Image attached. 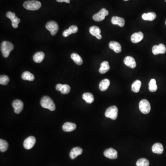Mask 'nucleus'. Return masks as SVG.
<instances>
[{"instance_id": "nucleus-10", "label": "nucleus", "mask_w": 166, "mask_h": 166, "mask_svg": "<svg viewBox=\"0 0 166 166\" xmlns=\"http://www.w3.org/2000/svg\"><path fill=\"white\" fill-rule=\"evenodd\" d=\"M166 52V46L163 44H159L158 45H154L152 48V53L154 55L163 54Z\"/></svg>"}, {"instance_id": "nucleus-2", "label": "nucleus", "mask_w": 166, "mask_h": 166, "mask_svg": "<svg viewBox=\"0 0 166 166\" xmlns=\"http://www.w3.org/2000/svg\"><path fill=\"white\" fill-rule=\"evenodd\" d=\"M40 104L41 106L45 109L50 111H54L55 109V104L51 98L48 96L43 97L41 100Z\"/></svg>"}, {"instance_id": "nucleus-11", "label": "nucleus", "mask_w": 166, "mask_h": 166, "mask_svg": "<svg viewBox=\"0 0 166 166\" xmlns=\"http://www.w3.org/2000/svg\"><path fill=\"white\" fill-rule=\"evenodd\" d=\"M12 106L14 109V112L16 114H19L21 113L23 109V103L21 100L18 99L13 101Z\"/></svg>"}, {"instance_id": "nucleus-31", "label": "nucleus", "mask_w": 166, "mask_h": 166, "mask_svg": "<svg viewBox=\"0 0 166 166\" xmlns=\"http://www.w3.org/2000/svg\"><path fill=\"white\" fill-rule=\"evenodd\" d=\"M9 147V144L6 141L4 140H0V151L1 152H4L8 150Z\"/></svg>"}, {"instance_id": "nucleus-25", "label": "nucleus", "mask_w": 166, "mask_h": 166, "mask_svg": "<svg viewBox=\"0 0 166 166\" xmlns=\"http://www.w3.org/2000/svg\"><path fill=\"white\" fill-rule=\"evenodd\" d=\"M142 17L144 20H147V21H153L156 18L157 14L154 12L145 13L143 14Z\"/></svg>"}, {"instance_id": "nucleus-8", "label": "nucleus", "mask_w": 166, "mask_h": 166, "mask_svg": "<svg viewBox=\"0 0 166 166\" xmlns=\"http://www.w3.org/2000/svg\"><path fill=\"white\" fill-rule=\"evenodd\" d=\"M6 16L11 20L13 27L14 28H18V24L20 22V19L16 16L15 13L8 12L6 13Z\"/></svg>"}, {"instance_id": "nucleus-19", "label": "nucleus", "mask_w": 166, "mask_h": 166, "mask_svg": "<svg viewBox=\"0 0 166 166\" xmlns=\"http://www.w3.org/2000/svg\"><path fill=\"white\" fill-rule=\"evenodd\" d=\"M76 125L75 124L71 122L65 123L62 126V129L66 132H70L75 130Z\"/></svg>"}, {"instance_id": "nucleus-38", "label": "nucleus", "mask_w": 166, "mask_h": 166, "mask_svg": "<svg viewBox=\"0 0 166 166\" xmlns=\"http://www.w3.org/2000/svg\"><path fill=\"white\" fill-rule=\"evenodd\" d=\"M165 2H166V0H165Z\"/></svg>"}, {"instance_id": "nucleus-24", "label": "nucleus", "mask_w": 166, "mask_h": 166, "mask_svg": "<svg viewBox=\"0 0 166 166\" xmlns=\"http://www.w3.org/2000/svg\"><path fill=\"white\" fill-rule=\"evenodd\" d=\"M45 55L43 52H38L33 55V60L36 63H41L44 60Z\"/></svg>"}, {"instance_id": "nucleus-32", "label": "nucleus", "mask_w": 166, "mask_h": 166, "mask_svg": "<svg viewBox=\"0 0 166 166\" xmlns=\"http://www.w3.org/2000/svg\"><path fill=\"white\" fill-rule=\"evenodd\" d=\"M149 161L145 158L140 159L136 162L137 166H149Z\"/></svg>"}, {"instance_id": "nucleus-30", "label": "nucleus", "mask_w": 166, "mask_h": 166, "mask_svg": "<svg viewBox=\"0 0 166 166\" xmlns=\"http://www.w3.org/2000/svg\"><path fill=\"white\" fill-rule=\"evenodd\" d=\"M149 89L150 92H156L157 89V82L156 80L155 79H151L150 81L149 84Z\"/></svg>"}, {"instance_id": "nucleus-15", "label": "nucleus", "mask_w": 166, "mask_h": 166, "mask_svg": "<svg viewBox=\"0 0 166 166\" xmlns=\"http://www.w3.org/2000/svg\"><path fill=\"white\" fill-rule=\"evenodd\" d=\"M144 39V34L142 32L133 33L131 36V39L132 43L137 44L141 41Z\"/></svg>"}, {"instance_id": "nucleus-26", "label": "nucleus", "mask_w": 166, "mask_h": 166, "mask_svg": "<svg viewBox=\"0 0 166 166\" xmlns=\"http://www.w3.org/2000/svg\"><path fill=\"white\" fill-rule=\"evenodd\" d=\"M82 98L86 103L91 104L94 102V96L91 93L86 92L83 94Z\"/></svg>"}, {"instance_id": "nucleus-21", "label": "nucleus", "mask_w": 166, "mask_h": 166, "mask_svg": "<svg viewBox=\"0 0 166 166\" xmlns=\"http://www.w3.org/2000/svg\"><path fill=\"white\" fill-rule=\"evenodd\" d=\"M152 152L157 154H162L163 153L164 149L162 144L160 143H155L152 147Z\"/></svg>"}, {"instance_id": "nucleus-9", "label": "nucleus", "mask_w": 166, "mask_h": 166, "mask_svg": "<svg viewBox=\"0 0 166 166\" xmlns=\"http://www.w3.org/2000/svg\"><path fill=\"white\" fill-rule=\"evenodd\" d=\"M36 142V138L34 137H29L24 140L23 144L24 147L26 150L31 149L34 146Z\"/></svg>"}, {"instance_id": "nucleus-29", "label": "nucleus", "mask_w": 166, "mask_h": 166, "mask_svg": "<svg viewBox=\"0 0 166 166\" xmlns=\"http://www.w3.org/2000/svg\"><path fill=\"white\" fill-rule=\"evenodd\" d=\"M72 60L76 64L78 65H81L83 64V60L80 56L76 53H72L71 55Z\"/></svg>"}, {"instance_id": "nucleus-39", "label": "nucleus", "mask_w": 166, "mask_h": 166, "mask_svg": "<svg viewBox=\"0 0 166 166\" xmlns=\"http://www.w3.org/2000/svg\"></svg>"}, {"instance_id": "nucleus-27", "label": "nucleus", "mask_w": 166, "mask_h": 166, "mask_svg": "<svg viewBox=\"0 0 166 166\" xmlns=\"http://www.w3.org/2000/svg\"><path fill=\"white\" fill-rule=\"evenodd\" d=\"M22 79L23 80L32 81L34 80L35 77L33 74H31L29 72L26 71L23 73L21 76Z\"/></svg>"}, {"instance_id": "nucleus-4", "label": "nucleus", "mask_w": 166, "mask_h": 166, "mask_svg": "<svg viewBox=\"0 0 166 166\" xmlns=\"http://www.w3.org/2000/svg\"><path fill=\"white\" fill-rule=\"evenodd\" d=\"M118 109L117 107L112 106L107 109L105 113V115L108 118H110L113 120H115L118 117Z\"/></svg>"}, {"instance_id": "nucleus-12", "label": "nucleus", "mask_w": 166, "mask_h": 166, "mask_svg": "<svg viewBox=\"0 0 166 166\" xmlns=\"http://www.w3.org/2000/svg\"><path fill=\"white\" fill-rule=\"evenodd\" d=\"M105 157L110 159H115L118 157V153L113 148L107 149L104 152Z\"/></svg>"}, {"instance_id": "nucleus-13", "label": "nucleus", "mask_w": 166, "mask_h": 166, "mask_svg": "<svg viewBox=\"0 0 166 166\" xmlns=\"http://www.w3.org/2000/svg\"><path fill=\"white\" fill-rule=\"evenodd\" d=\"M124 62L127 67H128L131 68H135L136 67L135 60L132 57L130 56L124 58Z\"/></svg>"}, {"instance_id": "nucleus-6", "label": "nucleus", "mask_w": 166, "mask_h": 166, "mask_svg": "<svg viewBox=\"0 0 166 166\" xmlns=\"http://www.w3.org/2000/svg\"><path fill=\"white\" fill-rule=\"evenodd\" d=\"M109 14V11L104 8L102 9L98 13L93 16V19L96 21L100 22L105 19L106 16Z\"/></svg>"}, {"instance_id": "nucleus-37", "label": "nucleus", "mask_w": 166, "mask_h": 166, "mask_svg": "<svg viewBox=\"0 0 166 166\" xmlns=\"http://www.w3.org/2000/svg\"><path fill=\"white\" fill-rule=\"evenodd\" d=\"M124 1H129V0H124Z\"/></svg>"}, {"instance_id": "nucleus-23", "label": "nucleus", "mask_w": 166, "mask_h": 166, "mask_svg": "<svg viewBox=\"0 0 166 166\" xmlns=\"http://www.w3.org/2000/svg\"><path fill=\"white\" fill-rule=\"evenodd\" d=\"M110 69L109 65V62L107 61L102 62L101 64V67L99 70L100 74H104L108 72Z\"/></svg>"}, {"instance_id": "nucleus-16", "label": "nucleus", "mask_w": 166, "mask_h": 166, "mask_svg": "<svg viewBox=\"0 0 166 166\" xmlns=\"http://www.w3.org/2000/svg\"><path fill=\"white\" fill-rule=\"evenodd\" d=\"M83 150L80 147H76L72 149L70 152V157L72 159H74L79 155L82 154Z\"/></svg>"}, {"instance_id": "nucleus-36", "label": "nucleus", "mask_w": 166, "mask_h": 166, "mask_svg": "<svg viewBox=\"0 0 166 166\" xmlns=\"http://www.w3.org/2000/svg\"><path fill=\"white\" fill-rule=\"evenodd\" d=\"M57 2H66L67 3H70V0H56Z\"/></svg>"}, {"instance_id": "nucleus-35", "label": "nucleus", "mask_w": 166, "mask_h": 166, "mask_svg": "<svg viewBox=\"0 0 166 166\" xmlns=\"http://www.w3.org/2000/svg\"><path fill=\"white\" fill-rule=\"evenodd\" d=\"M62 85H63V84H57V86H56V89H57V91L61 92Z\"/></svg>"}, {"instance_id": "nucleus-22", "label": "nucleus", "mask_w": 166, "mask_h": 166, "mask_svg": "<svg viewBox=\"0 0 166 166\" xmlns=\"http://www.w3.org/2000/svg\"><path fill=\"white\" fill-rule=\"evenodd\" d=\"M110 81L108 79H104L99 84V89L102 92H105L108 89L110 85Z\"/></svg>"}, {"instance_id": "nucleus-17", "label": "nucleus", "mask_w": 166, "mask_h": 166, "mask_svg": "<svg viewBox=\"0 0 166 166\" xmlns=\"http://www.w3.org/2000/svg\"><path fill=\"white\" fill-rule=\"evenodd\" d=\"M109 47L111 49H113L115 53H119L122 51L121 45L117 42L111 41L109 44Z\"/></svg>"}, {"instance_id": "nucleus-28", "label": "nucleus", "mask_w": 166, "mask_h": 166, "mask_svg": "<svg viewBox=\"0 0 166 166\" xmlns=\"http://www.w3.org/2000/svg\"><path fill=\"white\" fill-rule=\"evenodd\" d=\"M141 86V82L140 80H137L132 83V91L135 93L140 92V89Z\"/></svg>"}, {"instance_id": "nucleus-3", "label": "nucleus", "mask_w": 166, "mask_h": 166, "mask_svg": "<svg viewBox=\"0 0 166 166\" xmlns=\"http://www.w3.org/2000/svg\"><path fill=\"white\" fill-rule=\"evenodd\" d=\"M23 6L26 9L31 11H35L41 8V3L39 1L35 0L27 1L24 3Z\"/></svg>"}, {"instance_id": "nucleus-33", "label": "nucleus", "mask_w": 166, "mask_h": 166, "mask_svg": "<svg viewBox=\"0 0 166 166\" xmlns=\"http://www.w3.org/2000/svg\"><path fill=\"white\" fill-rule=\"evenodd\" d=\"M9 81V79L8 76L1 75L0 77V84L2 85H7Z\"/></svg>"}, {"instance_id": "nucleus-1", "label": "nucleus", "mask_w": 166, "mask_h": 166, "mask_svg": "<svg viewBox=\"0 0 166 166\" xmlns=\"http://www.w3.org/2000/svg\"><path fill=\"white\" fill-rule=\"evenodd\" d=\"M14 49V45L9 42H2L1 45V50L3 57L5 58L9 57L10 53Z\"/></svg>"}, {"instance_id": "nucleus-7", "label": "nucleus", "mask_w": 166, "mask_h": 166, "mask_svg": "<svg viewBox=\"0 0 166 166\" xmlns=\"http://www.w3.org/2000/svg\"><path fill=\"white\" fill-rule=\"evenodd\" d=\"M46 29L50 31L51 35H55L58 31L59 27L57 23L54 21H50L46 24Z\"/></svg>"}, {"instance_id": "nucleus-34", "label": "nucleus", "mask_w": 166, "mask_h": 166, "mask_svg": "<svg viewBox=\"0 0 166 166\" xmlns=\"http://www.w3.org/2000/svg\"><path fill=\"white\" fill-rule=\"evenodd\" d=\"M70 87L67 84H63L61 89V92L62 94H67L70 91Z\"/></svg>"}, {"instance_id": "nucleus-5", "label": "nucleus", "mask_w": 166, "mask_h": 166, "mask_svg": "<svg viewBox=\"0 0 166 166\" xmlns=\"http://www.w3.org/2000/svg\"><path fill=\"white\" fill-rule=\"evenodd\" d=\"M139 108L141 112L143 114H148L151 109L150 103L146 99L141 100L139 104Z\"/></svg>"}, {"instance_id": "nucleus-20", "label": "nucleus", "mask_w": 166, "mask_h": 166, "mask_svg": "<svg viewBox=\"0 0 166 166\" xmlns=\"http://www.w3.org/2000/svg\"><path fill=\"white\" fill-rule=\"evenodd\" d=\"M78 31V28L77 26H72L69 29H67L63 31L62 35L64 37H67L71 34L77 33Z\"/></svg>"}, {"instance_id": "nucleus-14", "label": "nucleus", "mask_w": 166, "mask_h": 166, "mask_svg": "<svg viewBox=\"0 0 166 166\" xmlns=\"http://www.w3.org/2000/svg\"><path fill=\"white\" fill-rule=\"evenodd\" d=\"M89 32L93 36H96L98 39H101L102 37L101 35V30L97 26H92L89 28Z\"/></svg>"}, {"instance_id": "nucleus-18", "label": "nucleus", "mask_w": 166, "mask_h": 166, "mask_svg": "<svg viewBox=\"0 0 166 166\" xmlns=\"http://www.w3.org/2000/svg\"><path fill=\"white\" fill-rule=\"evenodd\" d=\"M111 22L113 25H118L120 27H123L125 24L124 19L121 17L114 16L112 17Z\"/></svg>"}]
</instances>
